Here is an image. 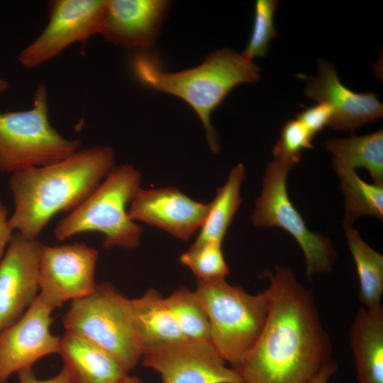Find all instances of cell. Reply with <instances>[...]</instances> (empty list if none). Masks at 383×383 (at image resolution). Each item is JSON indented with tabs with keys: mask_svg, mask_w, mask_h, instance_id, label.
Masks as SVG:
<instances>
[{
	"mask_svg": "<svg viewBox=\"0 0 383 383\" xmlns=\"http://www.w3.org/2000/svg\"><path fill=\"white\" fill-rule=\"evenodd\" d=\"M50 123L48 91L40 84L31 109L0 111V172L12 174L59 162L80 149Z\"/></svg>",
	"mask_w": 383,
	"mask_h": 383,
	"instance_id": "8992f818",
	"label": "cell"
},
{
	"mask_svg": "<svg viewBox=\"0 0 383 383\" xmlns=\"http://www.w3.org/2000/svg\"><path fill=\"white\" fill-rule=\"evenodd\" d=\"M316 77L299 74L307 82L304 94L332 109L328 126L352 132L360 126L379 120L383 115V105L376 94L355 93L339 80L336 69L329 62L318 60Z\"/></svg>",
	"mask_w": 383,
	"mask_h": 383,
	"instance_id": "5bb4252c",
	"label": "cell"
},
{
	"mask_svg": "<svg viewBox=\"0 0 383 383\" xmlns=\"http://www.w3.org/2000/svg\"><path fill=\"white\" fill-rule=\"evenodd\" d=\"M357 383H383V308L360 306L349 331Z\"/></svg>",
	"mask_w": 383,
	"mask_h": 383,
	"instance_id": "ac0fdd59",
	"label": "cell"
},
{
	"mask_svg": "<svg viewBox=\"0 0 383 383\" xmlns=\"http://www.w3.org/2000/svg\"><path fill=\"white\" fill-rule=\"evenodd\" d=\"M269 313L238 368L241 383H309L332 358V344L312 292L286 266L267 270Z\"/></svg>",
	"mask_w": 383,
	"mask_h": 383,
	"instance_id": "6da1fadb",
	"label": "cell"
},
{
	"mask_svg": "<svg viewBox=\"0 0 383 383\" xmlns=\"http://www.w3.org/2000/svg\"><path fill=\"white\" fill-rule=\"evenodd\" d=\"M326 148L333 154V163L353 170L365 168L373 183L383 185V130L362 136L329 139Z\"/></svg>",
	"mask_w": 383,
	"mask_h": 383,
	"instance_id": "ffe728a7",
	"label": "cell"
},
{
	"mask_svg": "<svg viewBox=\"0 0 383 383\" xmlns=\"http://www.w3.org/2000/svg\"><path fill=\"white\" fill-rule=\"evenodd\" d=\"M359 280V301L368 309L379 308L383 295V256L352 226H343Z\"/></svg>",
	"mask_w": 383,
	"mask_h": 383,
	"instance_id": "7402d4cb",
	"label": "cell"
},
{
	"mask_svg": "<svg viewBox=\"0 0 383 383\" xmlns=\"http://www.w3.org/2000/svg\"><path fill=\"white\" fill-rule=\"evenodd\" d=\"M63 324L67 333L102 348L128 372L142 358L133 331L131 299L111 284H96L89 295L72 301Z\"/></svg>",
	"mask_w": 383,
	"mask_h": 383,
	"instance_id": "52a82bcc",
	"label": "cell"
},
{
	"mask_svg": "<svg viewBox=\"0 0 383 383\" xmlns=\"http://www.w3.org/2000/svg\"><path fill=\"white\" fill-rule=\"evenodd\" d=\"M209 203L196 201L174 187L140 188L130 204L128 215L187 240L199 230L206 218Z\"/></svg>",
	"mask_w": 383,
	"mask_h": 383,
	"instance_id": "9a60e30c",
	"label": "cell"
},
{
	"mask_svg": "<svg viewBox=\"0 0 383 383\" xmlns=\"http://www.w3.org/2000/svg\"><path fill=\"white\" fill-rule=\"evenodd\" d=\"M133 331L142 353L150 348L186 338L165 298L155 289L131 299Z\"/></svg>",
	"mask_w": 383,
	"mask_h": 383,
	"instance_id": "d6986e66",
	"label": "cell"
},
{
	"mask_svg": "<svg viewBox=\"0 0 383 383\" xmlns=\"http://www.w3.org/2000/svg\"><path fill=\"white\" fill-rule=\"evenodd\" d=\"M53 309L38 296L13 324L0 333V383L41 357L58 353L60 338L50 331Z\"/></svg>",
	"mask_w": 383,
	"mask_h": 383,
	"instance_id": "4fadbf2b",
	"label": "cell"
},
{
	"mask_svg": "<svg viewBox=\"0 0 383 383\" xmlns=\"http://www.w3.org/2000/svg\"><path fill=\"white\" fill-rule=\"evenodd\" d=\"M113 150L104 145L79 149L52 164L11 174L14 210L9 224L28 239H37L60 212L84 202L114 167Z\"/></svg>",
	"mask_w": 383,
	"mask_h": 383,
	"instance_id": "7a4b0ae2",
	"label": "cell"
},
{
	"mask_svg": "<svg viewBox=\"0 0 383 383\" xmlns=\"http://www.w3.org/2000/svg\"><path fill=\"white\" fill-rule=\"evenodd\" d=\"M153 55L135 54L131 66L135 77L156 91L176 96L189 104L198 115L206 131L212 152L220 150L218 135L211 123V113L240 84L260 79V68L243 53L229 48L219 49L208 55L200 65L180 72L162 70Z\"/></svg>",
	"mask_w": 383,
	"mask_h": 383,
	"instance_id": "3957f363",
	"label": "cell"
},
{
	"mask_svg": "<svg viewBox=\"0 0 383 383\" xmlns=\"http://www.w3.org/2000/svg\"><path fill=\"white\" fill-rule=\"evenodd\" d=\"M98 251L83 243L60 246L43 245L39 266L38 296L52 309L68 300L89 295L96 286Z\"/></svg>",
	"mask_w": 383,
	"mask_h": 383,
	"instance_id": "8fae6325",
	"label": "cell"
},
{
	"mask_svg": "<svg viewBox=\"0 0 383 383\" xmlns=\"http://www.w3.org/2000/svg\"><path fill=\"white\" fill-rule=\"evenodd\" d=\"M195 295L207 314L210 340L223 360L238 369L265 326L269 300L265 291L251 294L225 277L198 280Z\"/></svg>",
	"mask_w": 383,
	"mask_h": 383,
	"instance_id": "5b68a950",
	"label": "cell"
},
{
	"mask_svg": "<svg viewBox=\"0 0 383 383\" xmlns=\"http://www.w3.org/2000/svg\"><path fill=\"white\" fill-rule=\"evenodd\" d=\"M143 365L158 372L162 383H241L210 340L184 338L146 350Z\"/></svg>",
	"mask_w": 383,
	"mask_h": 383,
	"instance_id": "30bf717a",
	"label": "cell"
},
{
	"mask_svg": "<svg viewBox=\"0 0 383 383\" xmlns=\"http://www.w3.org/2000/svg\"><path fill=\"white\" fill-rule=\"evenodd\" d=\"M18 374L19 383H72L69 372L65 365L56 376L48 379H38L31 368L21 370Z\"/></svg>",
	"mask_w": 383,
	"mask_h": 383,
	"instance_id": "f1b7e54d",
	"label": "cell"
},
{
	"mask_svg": "<svg viewBox=\"0 0 383 383\" xmlns=\"http://www.w3.org/2000/svg\"><path fill=\"white\" fill-rule=\"evenodd\" d=\"M180 262L193 272L198 280L223 278L229 273L221 243L194 242L180 256Z\"/></svg>",
	"mask_w": 383,
	"mask_h": 383,
	"instance_id": "d4e9b609",
	"label": "cell"
},
{
	"mask_svg": "<svg viewBox=\"0 0 383 383\" xmlns=\"http://www.w3.org/2000/svg\"><path fill=\"white\" fill-rule=\"evenodd\" d=\"M8 214L6 207L0 201V261L4 255L5 248L8 246L13 235Z\"/></svg>",
	"mask_w": 383,
	"mask_h": 383,
	"instance_id": "f546056e",
	"label": "cell"
},
{
	"mask_svg": "<svg viewBox=\"0 0 383 383\" xmlns=\"http://www.w3.org/2000/svg\"><path fill=\"white\" fill-rule=\"evenodd\" d=\"M9 87V82L3 79H0V94H4Z\"/></svg>",
	"mask_w": 383,
	"mask_h": 383,
	"instance_id": "d6a6232c",
	"label": "cell"
},
{
	"mask_svg": "<svg viewBox=\"0 0 383 383\" xmlns=\"http://www.w3.org/2000/svg\"><path fill=\"white\" fill-rule=\"evenodd\" d=\"M276 0H257L254 5L252 33L243 55L252 60L267 55L270 41L277 36L274 24Z\"/></svg>",
	"mask_w": 383,
	"mask_h": 383,
	"instance_id": "484cf974",
	"label": "cell"
},
{
	"mask_svg": "<svg viewBox=\"0 0 383 383\" xmlns=\"http://www.w3.org/2000/svg\"><path fill=\"white\" fill-rule=\"evenodd\" d=\"M345 196V215L343 226H352L365 215L383 219V185L363 181L355 170L333 163Z\"/></svg>",
	"mask_w": 383,
	"mask_h": 383,
	"instance_id": "603a6c76",
	"label": "cell"
},
{
	"mask_svg": "<svg viewBox=\"0 0 383 383\" xmlns=\"http://www.w3.org/2000/svg\"><path fill=\"white\" fill-rule=\"evenodd\" d=\"M245 169L239 163L231 169L226 182L217 189L195 242L221 243L228 227L242 203L240 187L245 179Z\"/></svg>",
	"mask_w": 383,
	"mask_h": 383,
	"instance_id": "44dd1931",
	"label": "cell"
},
{
	"mask_svg": "<svg viewBox=\"0 0 383 383\" xmlns=\"http://www.w3.org/2000/svg\"><path fill=\"white\" fill-rule=\"evenodd\" d=\"M43 244L13 235L0 261V333L17 321L38 296Z\"/></svg>",
	"mask_w": 383,
	"mask_h": 383,
	"instance_id": "7c38bea8",
	"label": "cell"
},
{
	"mask_svg": "<svg viewBox=\"0 0 383 383\" xmlns=\"http://www.w3.org/2000/svg\"><path fill=\"white\" fill-rule=\"evenodd\" d=\"M106 0L49 1V22L41 34L18 57L26 68L36 67L58 56L69 45L84 44L100 34Z\"/></svg>",
	"mask_w": 383,
	"mask_h": 383,
	"instance_id": "9c48e42d",
	"label": "cell"
},
{
	"mask_svg": "<svg viewBox=\"0 0 383 383\" xmlns=\"http://www.w3.org/2000/svg\"><path fill=\"white\" fill-rule=\"evenodd\" d=\"M119 383H144V382L138 377H131L128 374Z\"/></svg>",
	"mask_w": 383,
	"mask_h": 383,
	"instance_id": "1f68e13d",
	"label": "cell"
},
{
	"mask_svg": "<svg viewBox=\"0 0 383 383\" xmlns=\"http://www.w3.org/2000/svg\"><path fill=\"white\" fill-rule=\"evenodd\" d=\"M170 6L164 0H106L100 34L126 48H150Z\"/></svg>",
	"mask_w": 383,
	"mask_h": 383,
	"instance_id": "2e32d148",
	"label": "cell"
},
{
	"mask_svg": "<svg viewBox=\"0 0 383 383\" xmlns=\"http://www.w3.org/2000/svg\"><path fill=\"white\" fill-rule=\"evenodd\" d=\"M338 369L337 363L333 360L328 364L309 383H328L331 377Z\"/></svg>",
	"mask_w": 383,
	"mask_h": 383,
	"instance_id": "4dcf8cb0",
	"label": "cell"
},
{
	"mask_svg": "<svg viewBox=\"0 0 383 383\" xmlns=\"http://www.w3.org/2000/svg\"><path fill=\"white\" fill-rule=\"evenodd\" d=\"M313 137L296 119L288 121L280 131L273 148L274 158L294 166L300 162L304 150L312 149Z\"/></svg>",
	"mask_w": 383,
	"mask_h": 383,
	"instance_id": "4316f807",
	"label": "cell"
},
{
	"mask_svg": "<svg viewBox=\"0 0 383 383\" xmlns=\"http://www.w3.org/2000/svg\"><path fill=\"white\" fill-rule=\"evenodd\" d=\"M331 115V108L326 104L319 103L299 112L295 119L314 138L325 126H328Z\"/></svg>",
	"mask_w": 383,
	"mask_h": 383,
	"instance_id": "83f0119b",
	"label": "cell"
},
{
	"mask_svg": "<svg viewBox=\"0 0 383 383\" xmlns=\"http://www.w3.org/2000/svg\"><path fill=\"white\" fill-rule=\"evenodd\" d=\"M293 165L274 158L267 165L262 190L255 201L252 216L255 226H277L289 233L299 245L305 257L306 277L328 273L336 258L328 238L310 231L292 203L287 188V178Z\"/></svg>",
	"mask_w": 383,
	"mask_h": 383,
	"instance_id": "ba28073f",
	"label": "cell"
},
{
	"mask_svg": "<svg viewBox=\"0 0 383 383\" xmlns=\"http://www.w3.org/2000/svg\"><path fill=\"white\" fill-rule=\"evenodd\" d=\"M165 301L186 338L210 340L209 318L194 291L180 287Z\"/></svg>",
	"mask_w": 383,
	"mask_h": 383,
	"instance_id": "cb8c5ba5",
	"label": "cell"
},
{
	"mask_svg": "<svg viewBox=\"0 0 383 383\" xmlns=\"http://www.w3.org/2000/svg\"><path fill=\"white\" fill-rule=\"evenodd\" d=\"M141 174L132 165L114 167L94 192L60 220L54 228L63 241L75 235L97 232L104 235V249H133L140 243L142 228L135 223L126 207L140 187Z\"/></svg>",
	"mask_w": 383,
	"mask_h": 383,
	"instance_id": "277c9868",
	"label": "cell"
},
{
	"mask_svg": "<svg viewBox=\"0 0 383 383\" xmlns=\"http://www.w3.org/2000/svg\"><path fill=\"white\" fill-rule=\"evenodd\" d=\"M58 353L72 383H119L128 374L106 351L70 333L60 338Z\"/></svg>",
	"mask_w": 383,
	"mask_h": 383,
	"instance_id": "e0dca14e",
	"label": "cell"
}]
</instances>
